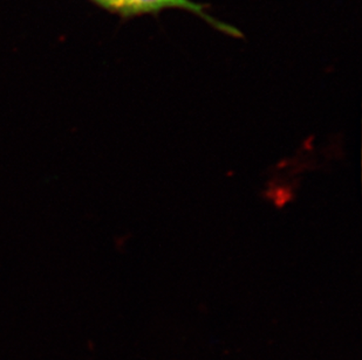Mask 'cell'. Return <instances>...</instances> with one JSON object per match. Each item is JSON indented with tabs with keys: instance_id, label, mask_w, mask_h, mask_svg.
I'll list each match as a JSON object with an SVG mask.
<instances>
[{
	"instance_id": "6da1fadb",
	"label": "cell",
	"mask_w": 362,
	"mask_h": 360,
	"mask_svg": "<svg viewBox=\"0 0 362 360\" xmlns=\"http://www.w3.org/2000/svg\"><path fill=\"white\" fill-rule=\"evenodd\" d=\"M96 6L101 7L103 10L108 11L110 13L117 14L123 19L140 17L144 14L161 13L162 11L167 8H180L185 10L190 13L196 14L206 21L217 31L222 32L230 37H243L242 32L238 28H233L231 25L226 24L223 21L217 20L208 13V5L196 3L194 0H89Z\"/></svg>"
}]
</instances>
